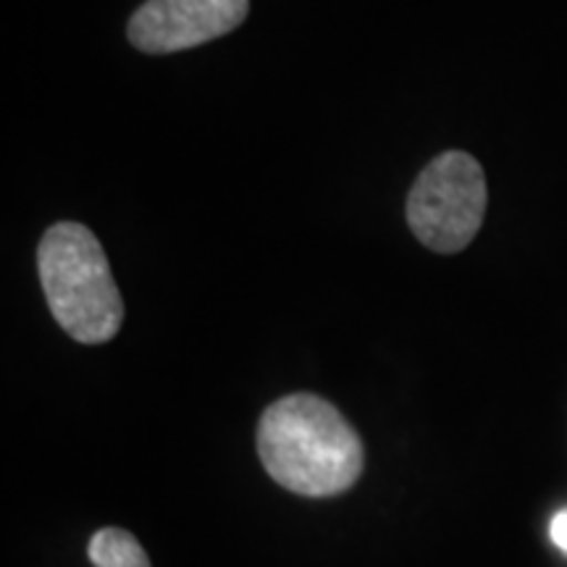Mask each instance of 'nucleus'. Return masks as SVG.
<instances>
[{
  "label": "nucleus",
  "instance_id": "nucleus-1",
  "mask_svg": "<svg viewBox=\"0 0 567 567\" xmlns=\"http://www.w3.org/2000/svg\"><path fill=\"white\" fill-rule=\"evenodd\" d=\"M258 455L276 484L302 496L352 488L365 463L363 442L347 417L316 394L276 400L258 423Z\"/></svg>",
  "mask_w": 567,
  "mask_h": 567
},
{
  "label": "nucleus",
  "instance_id": "nucleus-2",
  "mask_svg": "<svg viewBox=\"0 0 567 567\" xmlns=\"http://www.w3.org/2000/svg\"><path fill=\"white\" fill-rule=\"evenodd\" d=\"M38 271L48 308L71 339L103 344L124 323V302L103 245L87 226L53 224L38 247Z\"/></svg>",
  "mask_w": 567,
  "mask_h": 567
},
{
  "label": "nucleus",
  "instance_id": "nucleus-3",
  "mask_svg": "<svg viewBox=\"0 0 567 567\" xmlns=\"http://www.w3.org/2000/svg\"><path fill=\"white\" fill-rule=\"evenodd\" d=\"M486 203L481 163L471 153L446 151L417 174L408 195V224L429 250L455 255L476 239Z\"/></svg>",
  "mask_w": 567,
  "mask_h": 567
},
{
  "label": "nucleus",
  "instance_id": "nucleus-4",
  "mask_svg": "<svg viewBox=\"0 0 567 567\" xmlns=\"http://www.w3.org/2000/svg\"><path fill=\"white\" fill-rule=\"evenodd\" d=\"M247 13L250 0H145L126 34L140 53L168 55L224 38Z\"/></svg>",
  "mask_w": 567,
  "mask_h": 567
},
{
  "label": "nucleus",
  "instance_id": "nucleus-5",
  "mask_svg": "<svg viewBox=\"0 0 567 567\" xmlns=\"http://www.w3.org/2000/svg\"><path fill=\"white\" fill-rule=\"evenodd\" d=\"M90 563L95 567H151L142 544L124 528H101L90 538Z\"/></svg>",
  "mask_w": 567,
  "mask_h": 567
},
{
  "label": "nucleus",
  "instance_id": "nucleus-6",
  "mask_svg": "<svg viewBox=\"0 0 567 567\" xmlns=\"http://www.w3.org/2000/svg\"><path fill=\"white\" fill-rule=\"evenodd\" d=\"M549 536L551 542H555V547L563 551V555H567V507H563L559 513H555V517H551Z\"/></svg>",
  "mask_w": 567,
  "mask_h": 567
}]
</instances>
